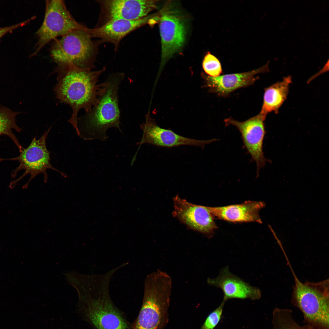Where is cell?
Listing matches in <instances>:
<instances>
[{"label": "cell", "mask_w": 329, "mask_h": 329, "mask_svg": "<svg viewBox=\"0 0 329 329\" xmlns=\"http://www.w3.org/2000/svg\"><path fill=\"white\" fill-rule=\"evenodd\" d=\"M124 77L123 73H113L104 82V90L97 103L83 117L81 135L84 139L104 141L108 139L106 132L109 128H116L122 132L118 91Z\"/></svg>", "instance_id": "2"}, {"label": "cell", "mask_w": 329, "mask_h": 329, "mask_svg": "<svg viewBox=\"0 0 329 329\" xmlns=\"http://www.w3.org/2000/svg\"><path fill=\"white\" fill-rule=\"evenodd\" d=\"M294 276L292 302L302 313L304 322L313 329H329L328 279L303 283Z\"/></svg>", "instance_id": "5"}, {"label": "cell", "mask_w": 329, "mask_h": 329, "mask_svg": "<svg viewBox=\"0 0 329 329\" xmlns=\"http://www.w3.org/2000/svg\"><path fill=\"white\" fill-rule=\"evenodd\" d=\"M291 83L292 78L288 76L284 78L282 81L265 88L260 112L266 115L272 112L278 113L287 98Z\"/></svg>", "instance_id": "18"}, {"label": "cell", "mask_w": 329, "mask_h": 329, "mask_svg": "<svg viewBox=\"0 0 329 329\" xmlns=\"http://www.w3.org/2000/svg\"><path fill=\"white\" fill-rule=\"evenodd\" d=\"M266 116L260 112L257 115L243 121H239L229 117L224 120L225 125L235 126L241 135L244 147L254 161L256 166V176L267 162L271 161L264 156L263 144L266 134L264 121Z\"/></svg>", "instance_id": "9"}, {"label": "cell", "mask_w": 329, "mask_h": 329, "mask_svg": "<svg viewBox=\"0 0 329 329\" xmlns=\"http://www.w3.org/2000/svg\"><path fill=\"white\" fill-rule=\"evenodd\" d=\"M159 19L161 68L183 47L186 40V29L183 20L177 16L167 13L162 15Z\"/></svg>", "instance_id": "13"}, {"label": "cell", "mask_w": 329, "mask_h": 329, "mask_svg": "<svg viewBox=\"0 0 329 329\" xmlns=\"http://www.w3.org/2000/svg\"><path fill=\"white\" fill-rule=\"evenodd\" d=\"M225 302L223 301L220 305L209 315L201 329H214L221 320Z\"/></svg>", "instance_id": "22"}, {"label": "cell", "mask_w": 329, "mask_h": 329, "mask_svg": "<svg viewBox=\"0 0 329 329\" xmlns=\"http://www.w3.org/2000/svg\"><path fill=\"white\" fill-rule=\"evenodd\" d=\"M140 128L143 134L140 141L137 143L140 147L143 144L148 143L167 148L188 145L203 149L206 145L218 140L215 139L198 140L181 136L171 130L160 127L149 115H146L145 121L140 125Z\"/></svg>", "instance_id": "12"}, {"label": "cell", "mask_w": 329, "mask_h": 329, "mask_svg": "<svg viewBox=\"0 0 329 329\" xmlns=\"http://www.w3.org/2000/svg\"><path fill=\"white\" fill-rule=\"evenodd\" d=\"M174 209L172 214L190 229L212 236L217 228L209 207L197 205L177 195L173 198Z\"/></svg>", "instance_id": "11"}, {"label": "cell", "mask_w": 329, "mask_h": 329, "mask_svg": "<svg viewBox=\"0 0 329 329\" xmlns=\"http://www.w3.org/2000/svg\"><path fill=\"white\" fill-rule=\"evenodd\" d=\"M30 19H28L24 22L11 26L0 27V39L7 33L11 32L14 30L27 24L30 22Z\"/></svg>", "instance_id": "23"}, {"label": "cell", "mask_w": 329, "mask_h": 329, "mask_svg": "<svg viewBox=\"0 0 329 329\" xmlns=\"http://www.w3.org/2000/svg\"><path fill=\"white\" fill-rule=\"evenodd\" d=\"M51 128L45 131L39 139H37L36 137H34L27 147L23 148L19 152L20 154L18 156L8 159L0 158V161L9 160L19 162L18 166L11 172L12 177L15 178L21 170L24 171L21 176L10 182L9 188L13 189L18 181L28 174L30 175V176L24 186V188L27 187L31 180L40 174H43L44 181L46 182L48 179L46 171L48 169L56 171L63 176H66L64 173L53 167L50 162V152L47 148L46 140Z\"/></svg>", "instance_id": "8"}, {"label": "cell", "mask_w": 329, "mask_h": 329, "mask_svg": "<svg viewBox=\"0 0 329 329\" xmlns=\"http://www.w3.org/2000/svg\"><path fill=\"white\" fill-rule=\"evenodd\" d=\"M207 283L221 289L224 294L223 301L225 302L231 299L255 300L261 297V292L258 288L251 285L232 274L228 266L222 268L216 278H208Z\"/></svg>", "instance_id": "15"}, {"label": "cell", "mask_w": 329, "mask_h": 329, "mask_svg": "<svg viewBox=\"0 0 329 329\" xmlns=\"http://www.w3.org/2000/svg\"><path fill=\"white\" fill-rule=\"evenodd\" d=\"M87 28L74 18L64 1L46 0L44 18L36 33L37 41L31 56L37 55L44 46L56 37L74 30Z\"/></svg>", "instance_id": "7"}, {"label": "cell", "mask_w": 329, "mask_h": 329, "mask_svg": "<svg viewBox=\"0 0 329 329\" xmlns=\"http://www.w3.org/2000/svg\"><path fill=\"white\" fill-rule=\"evenodd\" d=\"M273 329H313L306 324L301 326L294 319L291 310L275 308L273 312Z\"/></svg>", "instance_id": "20"}, {"label": "cell", "mask_w": 329, "mask_h": 329, "mask_svg": "<svg viewBox=\"0 0 329 329\" xmlns=\"http://www.w3.org/2000/svg\"><path fill=\"white\" fill-rule=\"evenodd\" d=\"M269 62L268 61L262 66L248 72L225 74L216 77L204 75V78L210 91L219 96L227 97L236 90L253 84L259 78L256 75L269 71Z\"/></svg>", "instance_id": "14"}, {"label": "cell", "mask_w": 329, "mask_h": 329, "mask_svg": "<svg viewBox=\"0 0 329 329\" xmlns=\"http://www.w3.org/2000/svg\"><path fill=\"white\" fill-rule=\"evenodd\" d=\"M89 28L73 30L56 40L50 49L52 58L58 65L72 64L91 69L97 54V44L92 40Z\"/></svg>", "instance_id": "6"}, {"label": "cell", "mask_w": 329, "mask_h": 329, "mask_svg": "<svg viewBox=\"0 0 329 329\" xmlns=\"http://www.w3.org/2000/svg\"><path fill=\"white\" fill-rule=\"evenodd\" d=\"M265 203L262 201H247L238 204L209 207L214 217L232 222H262L259 214Z\"/></svg>", "instance_id": "17"}, {"label": "cell", "mask_w": 329, "mask_h": 329, "mask_svg": "<svg viewBox=\"0 0 329 329\" xmlns=\"http://www.w3.org/2000/svg\"><path fill=\"white\" fill-rule=\"evenodd\" d=\"M19 112H14L8 108L0 106V136L5 135L10 138L20 151L23 148L13 132L20 133L22 130L16 123V116Z\"/></svg>", "instance_id": "19"}, {"label": "cell", "mask_w": 329, "mask_h": 329, "mask_svg": "<svg viewBox=\"0 0 329 329\" xmlns=\"http://www.w3.org/2000/svg\"><path fill=\"white\" fill-rule=\"evenodd\" d=\"M58 68L60 73L54 88L55 94L61 102L71 108L72 113L69 122L80 136L78 113L82 109L89 112L97 103L105 89L104 82L98 83L99 78L106 68L92 71L68 64L58 65Z\"/></svg>", "instance_id": "1"}, {"label": "cell", "mask_w": 329, "mask_h": 329, "mask_svg": "<svg viewBox=\"0 0 329 329\" xmlns=\"http://www.w3.org/2000/svg\"><path fill=\"white\" fill-rule=\"evenodd\" d=\"M154 17L148 15L135 20L115 19L110 20L101 26L89 28L91 37L100 39L99 42L112 44L117 50L121 41L126 35L147 24H150Z\"/></svg>", "instance_id": "16"}, {"label": "cell", "mask_w": 329, "mask_h": 329, "mask_svg": "<svg viewBox=\"0 0 329 329\" xmlns=\"http://www.w3.org/2000/svg\"><path fill=\"white\" fill-rule=\"evenodd\" d=\"M172 285L170 276L159 269L147 276L142 306L131 329H161L166 320Z\"/></svg>", "instance_id": "4"}, {"label": "cell", "mask_w": 329, "mask_h": 329, "mask_svg": "<svg viewBox=\"0 0 329 329\" xmlns=\"http://www.w3.org/2000/svg\"><path fill=\"white\" fill-rule=\"evenodd\" d=\"M115 269L91 278V290L83 299L81 311L94 329H131L124 315L112 302L108 286Z\"/></svg>", "instance_id": "3"}, {"label": "cell", "mask_w": 329, "mask_h": 329, "mask_svg": "<svg viewBox=\"0 0 329 329\" xmlns=\"http://www.w3.org/2000/svg\"><path fill=\"white\" fill-rule=\"evenodd\" d=\"M202 67L205 73L211 77H217L222 73L220 61L209 52H207L204 57Z\"/></svg>", "instance_id": "21"}, {"label": "cell", "mask_w": 329, "mask_h": 329, "mask_svg": "<svg viewBox=\"0 0 329 329\" xmlns=\"http://www.w3.org/2000/svg\"><path fill=\"white\" fill-rule=\"evenodd\" d=\"M100 11L95 28L115 19L135 20L145 17L156 9L158 1L152 0H97Z\"/></svg>", "instance_id": "10"}]
</instances>
